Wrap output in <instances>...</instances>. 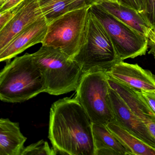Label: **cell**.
<instances>
[{"label":"cell","mask_w":155,"mask_h":155,"mask_svg":"<svg viewBox=\"0 0 155 155\" xmlns=\"http://www.w3.org/2000/svg\"><path fill=\"white\" fill-rule=\"evenodd\" d=\"M7 1V0H0V7L4 5Z\"/></svg>","instance_id":"obj_26"},{"label":"cell","mask_w":155,"mask_h":155,"mask_svg":"<svg viewBox=\"0 0 155 155\" xmlns=\"http://www.w3.org/2000/svg\"><path fill=\"white\" fill-rule=\"evenodd\" d=\"M39 0H24L12 18L0 30V49L23 29L43 17Z\"/></svg>","instance_id":"obj_12"},{"label":"cell","mask_w":155,"mask_h":155,"mask_svg":"<svg viewBox=\"0 0 155 155\" xmlns=\"http://www.w3.org/2000/svg\"><path fill=\"white\" fill-rule=\"evenodd\" d=\"M107 71L85 72L76 90L75 98L92 123L107 126L115 120L109 97Z\"/></svg>","instance_id":"obj_6"},{"label":"cell","mask_w":155,"mask_h":155,"mask_svg":"<svg viewBox=\"0 0 155 155\" xmlns=\"http://www.w3.org/2000/svg\"><path fill=\"white\" fill-rule=\"evenodd\" d=\"M97 4L114 17L147 37L152 27L136 10L118 2L100 0Z\"/></svg>","instance_id":"obj_13"},{"label":"cell","mask_w":155,"mask_h":155,"mask_svg":"<svg viewBox=\"0 0 155 155\" xmlns=\"http://www.w3.org/2000/svg\"><path fill=\"white\" fill-rule=\"evenodd\" d=\"M57 151L51 148L47 141L41 140L24 147L21 155H56Z\"/></svg>","instance_id":"obj_18"},{"label":"cell","mask_w":155,"mask_h":155,"mask_svg":"<svg viewBox=\"0 0 155 155\" xmlns=\"http://www.w3.org/2000/svg\"><path fill=\"white\" fill-rule=\"evenodd\" d=\"M92 125L75 98L61 99L51 107L48 138L58 154L94 155Z\"/></svg>","instance_id":"obj_1"},{"label":"cell","mask_w":155,"mask_h":155,"mask_svg":"<svg viewBox=\"0 0 155 155\" xmlns=\"http://www.w3.org/2000/svg\"><path fill=\"white\" fill-rule=\"evenodd\" d=\"M147 0H118V2L130 7L143 15ZM144 17V16H143Z\"/></svg>","instance_id":"obj_19"},{"label":"cell","mask_w":155,"mask_h":155,"mask_svg":"<svg viewBox=\"0 0 155 155\" xmlns=\"http://www.w3.org/2000/svg\"><path fill=\"white\" fill-rule=\"evenodd\" d=\"M93 13L105 28L121 61L146 54L148 38L106 11L98 4L90 7Z\"/></svg>","instance_id":"obj_7"},{"label":"cell","mask_w":155,"mask_h":155,"mask_svg":"<svg viewBox=\"0 0 155 155\" xmlns=\"http://www.w3.org/2000/svg\"><path fill=\"white\" fill-rule=\"evenodd\" d=\"M32 56L43 76L45 92L57 96L77 90L83 72L74 60L59 49L42 45Z\"/></svg>","instance_id":"obj_3"},{"label":"cell","mask_w":155,"mask_h":155,"mask_svg":"<svg viewBox=\"0 0 155 155\" xmlns=\"http://www.w3.org/2000/svg\"><path fill=\"white\" fill-rule=\"evenodd\" d=\"M21 3L8 10L0 12V30L2 29L7 23L12 18L19 8Z\"/></svg>","instance_id":"obj_21"},{"label":"cell","mask_w":155,"mask_h":155,"mask_svg":"<svg viewBox=\"0 0 155 155\" xmlns=\"http://www.w3.org/2000/svg\"><path fill=\"white\" fill-rule=\"evenodd\" d=\"M109 77L139 91L155 92V75L137 64L122 61L107 71Z\"/></svg>","instance_id":"obj_10"},{"label":"cell","mask_w":155,"mask_h":155,"mask_svg":"<svg viewBox=\"0 0 155 155\" xmlns=\"http://www.w3.org/2000/svg\"><path fill=\"white\" fill-rule=\"evenodd\" d=\"M24 0H7L6 3L0 7V12L8 10L20 4Z\"/></svg>","instance_id":"obj_25"},{"label":"cell","mask_w":155,"mask_h":155,"mask_svg":"<svg viewBox=\"0 0 155 155\" xmlns=\"http://www.w3.org/2000/svg\"><path fill=\"white\" fill-rule=\"evenodd\" d=\"M45 90L43 76L32 54L16 57L0 73V99L3 102H24Z\"/></svg>","instance_id":"obj_2"},{"label":"cell","mask_w":155,"mask_h":155,"mask_svg":"<svg viewBox=\"0 0 155 155\" xmlns=\"http://www.w3.org/2000/svg\"><path fill=\"white\" fill-rule=\"evenodd\" d=\"M109 1H115V2H117L118 0H109Z\"/></svg>","instance_id":"obj_28"},{"label":"cell","mask_w":155,"mask_h":155,"mask_svg":"<svg viewBox=\"0 0 155 155\" xmlns=\"http://www.w3.org/2000/svg\"><path fill=\"white\" fill-rule=\"evenodd\" d=\"M109 97L115 120L120 126L155 148V139L146 125L134 114L124 100L110 86Z\"/></svg>","instance_id":"obj_9"},{"label":"cell","mask_w":155,"mask_h":155,"mask_svg":"<svg viewBox=\"0 0 155 155\" xmlns=\"http://www.w3.org/2000/svg\"><path fill=\"white\" fill-rule=\"evenodd\" d=\"M39 3L48 23L69 12L78 10L74 0H39Z\"/></svg>","instance_id":"obj_17"},{"label":"cell","mask_w":155,"mask_h":155,"mask_svg":"<svg viewBox=\"0 0 155 155\" xmlns=\"http://www.w3.org/2000/svg\"><path fill=\"white\" fill-rule=\"evenodd\" d=\"M73 60L83 73L107 71L122 61L105 28L90 11L85 42Z\"/></svg>","instance_id":"obj_4"},{"label":"cell","mask_w":155,"mask_h":155,"mask_svg":"<svg viewBox=\"0 0 155 155\" xmlns=\"http://www.w3.org/2000/svg\"><path fill=\"white\" fill-rule=\"evenodd\" d=\"M146 102L155 113V92L140 91Z\"/></svg>","instance_id":"obj_22"},{"label":"cell","mask_w":155,"mask_h":155,"mask_svg":"<svg viewBox=\"0 0 155 155\" xmlns=\"http://www.w3.org/2000/svg\"><path fill=\"white\" fill-rule=\"evenodd\" d=\"M77 9L83 8H90L92 5L97 4L100 0H74Z\"/></svg>","instance_id":"obj_23"},{"label":"cell","mask_w":155,"mask_h":155,"mask_svg":"<svg viewBox=\"0 0 155 155\" xmlns=\"http://www.w3.org/2000/svg\"><path fill=\"white\" fill-rule=\"evenodd\" d=\"M89 8L69 12L49 23L42 46L59 49L73 59L86 39Z\"/></svg>","instance_id":"obj_5"},{"label":"cell","mask_w":155,"mask_h":155,"mask_svg":"<svg viewBox=\"0 0 155 155\" xmlns=\"http://www.w3.org/2000/svg\"><path fill=\"white\" fill-rule=\"evenodd\" d=\"M94 155H132L106 125L92 123Z\"/></svg>","instance_id":"obj_14"},{"label":"cell","mask_w":155,"mask_h":155,"mask_svg":"<svg viewBox=\"0 0 155 155\" xmlns=\"http://www.w3.org/2000/svg\"><path fill=\"white\" fill-rule=\"evenodd\" d=\"M143 16L152 28L155 27V0H147L146 10Z\"/></svg>","instance_id":"obj_20"},{"label":"cell","mask_w":155,"mask_h":155,"mask_svg":"<svg viewBox=\"0 0 155 155\" xmlns=\"http://www.w3.org/2000/svg\"><path fill=\"white\" fill-rule=\"evenodd\" d=\"M26 140L18 123L9 119H1L0 155H21Z\"/></svg>","instance_id":"obj_15"},{"label":"cell","mask_w":155,"mask_h":155,"mask_svg":"<svg viewBox=\"0 0 155 155\" xmlns=\"http://www.w3.org/2000/svg\"><path fill=\"white\" fill-rule=\"evenodd\" d=\"M132 155H155V148L120 126L115 120L107 125Z\"/></svg>","instance_id":"obj_16"},{"label":"cell","mask_w":155,"mask_h":155,"mask_svg":"<svg viewBox=\"0 0 155 155\" xmlns=\"http://www.w3.org/2000/svg\"><path fill=\"white\" fill-rule=\"evenodd\" d=\"M110 87L117 92L137 117L146 125L155 139V113L149 106L141 92L109 77Z\"/></svg>","instance_id":"obj_11"},{"label":"cell","mask_w":155,"mask_h":155,"mask_svg":"<svg viewBox=\"0 0 155 155\" xmlns=\"http://www.w3.org/2000/svg\"><path fill=\"white\" fill-rule=\"evenodd\" d=\"M148 46L150 50L148 53L152 54L155 58V36L152 32V29L148 33Z\"/></svg>","instance_id":"obj_24"},{"label":"cell","mask_w":155,"mask_h":155,"mask_svg":"<svg viewBox=\"0 0 155 155\" xmlns=\"http://www.w3.org/2000/svg\"><path fill=\"white\" fill-rule=\"evenodd\" d=\"M48 22L41 17L23 29L6 46L0 49V61H8L25 50L38 43H42L48 31Z\"/></svg>","instance_id":"obj_8"},{"label":"cell","mask_w":155,"mask_h":155,"mask_svg":"<svg viewBox=\"0 0 155 155\" xmlns=\"http://www.w3.org/2000/svg\"><path fill=\"white\" fill-rule=\"evenodd\" d=\"M152 31L153 34H154V35L155 36V27L153 28H152Z\"/></svg>","instance_id":"obj_27"}]
</instances>
